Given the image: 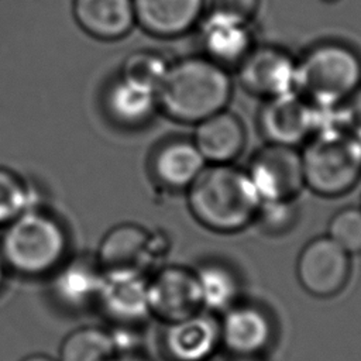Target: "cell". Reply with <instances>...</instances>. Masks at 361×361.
I'll use <instances>...</instances> for the list:
<instances>
[{
	"mask_svg": "<svg viewBox=\"0 0 361 361\" xmlns=\"http://www.w3.org/2000/svg\"><path fill=\"white\" fill-rule=\"evenodd\" d=\"M21 361H58V360L52 358L51 355L42 354V353H37V354H30V355L24 357Z\"/></svg>",
	"mask_w": 361,
	"mask_h": 361,
	"instance_id": "31",
	"label": "cell"
},
{
	"mask_svg": "<svg viewBox=\"0 0 361 361\" xmlns=\"http://www.w3.org/2000/svg\"><path fill=\"white\" fill-rule=\"evenodd\" d=\"M300 158L305 186L319 196H343L361 180V135L343 121L338 107L322 110Z\"/></svg>",
	"mask_w": 361,
	"mask_h": 361,
	"instance_id": "2",
	"label": "cell"
},
{
	"mask_svg": "<svg viewBox=\"0 0 361 361\" xmlns=\"http://www.w3.org/2000/svg\"><path fill=\"white\" fill-rule=\"evenodd\" d=\"M245 171L261 202L296 200L306 188L296 147L268 142L254 154Z\"/></svg>",
	"mask_w": 361,
	"mask_h": 361,
	"instance_id": "9",
	"label": "cell"
},
{
	"mask_svg": "<svg viewBox=\"0 0 361 361\" xmlns=\"http://www.w3.org/2000/svg\"><path fill=\"white\" fill-rule=\"evenodd\" d=\"M0 255L13 274L51 276L69 257V234L55 214L38 204L3 227Z\"/></svg>",
	"mask_w": 361,
	"mask_h": 361,
	"instance_id": "4",
	"label": "cell"
},
{
	"mask_svg": "<svg viewBox=\"0 0 361 361\" xmlns=\"http://www.w3.org/2000/svg\"><path fill=\"white\" fill-rule=\"evenodd\" d=\"M169 65L171 62L157 51H135L126 58L120 76L157 92Z\"/></svg>",
	"mask_w": 361,
	"mask_h": 361,
	"instance_id": "25",
	"label": "cell"
},
{
	"mask_svg": "<svg viewBox=\"0 0 361 361\" xmlns=\"http://www.w3.org/2000/svg\"><path fill=\"white\" fill-rule=\"evenodd\" d=\"M96 309L111 329L141 330L151 319L148 275L140 272L106 275Z\"/></svg>",
	"mask_w": 361,
	"mask_h": 361,
	"instance_id": "13",
	"label": "cell"
},
{
	"mask_svg": "<svg viewBox=\"0 0 361 361\" xmlns=\"http://www.w3.org/2000/svg\"><path fill=\"white\" fill-rule=\"evenodd\" d=\"M204 13L197 24L203 55L224 68L237 65L254 47L250 20L220 11Z\"/></svg>",
	"mask_w": 361,
	"mask_h": 361,
	"instance_id": "16",
	"label": "cell"
},
{
	"mask_svg": "<svg viewBox=\"0 0 361 361\" xmlns=\"http://www.w3.org/2000/svg\"><path fill=\"white\" fill-rule=\"evenodd\" d=\"M73 16L86 34L102 41L124 38L137 25L133 0H75Z\"/></svg>",
	"mask_w": 361,
	"mask_h": 361,
	"instance_id": "20",
	"label": "cell"
},
{
	"mask_svg": "<svg viewBox=\"0 0 361 361\" xmlns=\"http://www.w3.org/2000/svg\"><path fill=\"white\" fill-rule=\"evenodd\" d=\"M168 238L138 223H118L102 237L94 254L104 275L140 272L149 275L168 251Z\"/></svg>",
	"mask_w": 361,
	"mask_h": 361,
	"instance_id": "6",
	"label": "cell"
},
{
	"mask_svg": "<svg viewBox=\"0 0 361 361\" xmlns=\"http://www.w3.org/2000/svg\"><path fill=\"white\" fill-rule=\"evenodd\" d=\"M298 220L295 200L261 202L255 224L267 235H283L293 228Z\"/></svg>",
	"mask_w": 361,
	"mask_h": 361,
	"instance_id": "27",
	"label": "cell"
},
{
	"mask_svg": "<svg viewBox=\"0 0 361 361\" xmlns=\"http://www.w3.org/2000/svg\"><path fill=\"white\" fill-rule=\"evenodd\" d=\"M296 61L274 45L252 47L237 63V79L248 93L271 99L296 89Z\"/></svg>",
	"mask_w": 361,
	"mask_h": 361,
	"instance_id": "12",
	"label": "cell"
},
{
	"mask_svg": "<svg viewBox=\"0 0 361 361\" xmlns=\"http://www.w3.org/2000/svg\"><path fill=\"white\" fill-rule=\"evenodd\" d=\"M104 107L110 118L124 127L144 126L158 107L157 92L118 76L104 93Z\"/></svg>",
	"mask_w": 361,
	"mask_h": 361,
	"instance_id": "22",
	"label": "cell"
},
{
	"mask_svg": "<svg viewBox=\"0 0 361 361\" xmlns=\"http://www.w3.org/2000/svg\"><path fill=\"white\" fill-rule=\"evenodd\" d=\"M353 255L331 237L319 235L303 245L296 259V278L305 292L330 299L350 283Z\"/></svg>",
	"mask_w": 361,
	"mask_h": 361,
	"instance_id": "7",
	"label": "cell"
},
{
	"mask_svg": "<svg viewBox=\"0 0 361 361\" xmlns=\"http://www.w3.org/2000/svg\"><path fill=\"white\" fill-rule=\"evenodd\" d=\"M116 361H152L144 355H141L138 351L137 353H128V354H123L120 355Z\"/></svg>",
	"mask_w": 361,
	"mask_h": 361,
	"instance_id": "30",
	"label": "cell"
},
{
	"mask_svg": "<svg viewBox=\"0 0 361 361\" xmlns=\"http://www.w3.org/2000/svg\"><path fill=\"white\" fill-rule=\"evenodd\" d=\"M221 348L230 355L267 357L275 347L279 329L264 303L243 298L219 316Z\"/></svg>",
	"mask_w": 361,
	"mask_h": 361,
	"instance_id": "8",
	"label": "cell"
},
{
	"mask_svg": "<svg viewBox=\"0 0 361 361\" xmlns=\"http://www.w3.org/2000/svg\"><path fill=\"white\" fill-rule=\"evenodd\" d=\"M6 272H7V268L4 265V261L0 255V288L3 286V282H4V278H6Z\"/></svg>",
	"mask_w": 361,
	"mask_h": 361,
	"instance_id": "33",
	"label": "cell"
},
{
	"mask_svg": "<svg viewBox=\"0 0 361 361\" xmlns=\"http://www.w3.org/2000/svg\"><path fill=\"white\" fill-rule=\"evenodd\" d=\"M151 317L168 323L203 310L195 269L179 264L159 265L148 275Z\"/></svg>",
	"mask_w": 361,
	"mask_h": 361,
	"instance_id": "10",
	"label": "cell"
},
{
	"mask_svg": "<svg viewBox=\"0 0 361 361\" xmlns=\"http://www.w3.org/2000/svg\"><path fill=\"white\" fill-rule=\"evenodd\" d=\"M343 121L361 135V86L338 107Z\"/></svg>",
	"mask_w": 361,
	"mask_h": 361,
	"instance_id": "29",
	"label": "cell"
},
{
	"mask_svg": "<svg viewBox=\"0 0 361 361\" xmlns=\"http://www.w3.org/2000/svg\"><path fill=\"white\" fill-rule=\"evenodd\" d=\"M203 310L220 316L244 298V282L237 268L220 258H209L193 268Z\"/></svg>",
	"mask_w": 361,
	"mask_h": 361,
	"instance_id": "21",
	"label": "cell"
},
{
	"mask_svg": "<svg viewBox=\"0 0 361 361\" xmlns=\"http://www.w3.org/2000/svg\"><path fill=\"white\" fill-rule=\"evenodd\" d=\"M228 361H268L267 357H258V355H231Z\"/></svg>",
	"mask_w": 361,
	"mask_h": 361,
	"instance_id": "32",
	"label": "cell"
},
{
	"mask_svg": "<svg viewBox=\"0 0 361 361\" xmlns=\"http://www.w3.org/2000/svg\"><path fill=\"white\" fill-rule=\"evenodd\" d=\"M135 24L145 32L172 38L196 27L204 14V0H133Z\"/></svg>",
	"mask_w": 361,
	"mask_h": 361,
	"instance_id": "17",
	"label": "cell"
},
{
	"mask_svg": "<svg viewBox=\"0 0 361 361\" xmlns=\"http://www.w3.org/2000/svg\"><path fill=\"white\" fill-rule=\"evenodd\" d=\"M120 355L121 351L109 327L85 326L62 340L58 361H116Z\"/></svg>",
	"mask_w": 361,
	"mask_h": 361,
	"instance_id": "23",
	"label": "cell"
},
{
	"mask_svg": "<svg viewBox=\"0 0 361 361\" xmlns=\"http://www.w3.org/2000/svg\"><path fill=\"white\" fill-rule=\"evenodd\" d=\"M193 142L207 164H231L245 145L241 120L226 109L196 124Z\"/></svg>",
	"mask_w": 361,
	"mask_h": 361,
	"instance_id": "19",
	"label": "cell"
},
{
	"mask_svg": "<svg viewBox=\"0 0 361 361\" xmlns=\"http://www.w3.org/2000/svg\"><path fill=\"white\" fill-rule=\"evenodd\" d=\"M361 86V56L344 42L323 41L296 61V92L317 109L340 107Z\"/></svg>",
	"mask_w": 361,
	"mask_h": 361,
	"instance_id": "5",
	"label": "cell"
},
{
	"mask_svg": "<svg viewBox=\"0 0 361 361\" xmlns=\"http://www.w3.org/2000/svg\"><path fill=\"white\" fill-rule=\"evenodd\" d=\"M193 219L217 234H235L255 223L261 199L245 169L207 164L186 189Z\"/></svg>",
	"mask_w": 361,
	"mask_h": 361,
	"instance_id": "1",
	"label": "cell"
},
{
	"mask_svg": "<svg viewBox=\"0 0 361 361\" xmlns=\"http://www.w3.org/2000/svg\"><path fill=\"white\" fill-rule=\"evenodd\" d=\"M233 82L226 68L204 55L171 62L157 90L158 107L172 120L197 124L224 110L231 99Z\"/></svg>",
	"mask_w": 361,
	"mask_h": 361,
	"instance_id": "3",
	"label": "cell"
},
{
	"mask_svg": "<svg viewBox=\"0 0 361 361\" xmlns=\"http://www.w3.org/2000/svg\"><path fill=\"white\" fill-rule=\"evenodd\" d=\"M38 204L35 189L17 172L0 166V227Z\"/></svg>",
	"mask_w": 361,
	"mask_h": 361,
	"instance_id": "24",
	"label": "cell"
},
{
	"mask_svg": "<svg viewBox=\"0 0 361 361\" xmlns=\"http://www.w3.org/2000/svg\"><path fill=\"white\" fill-rule=\"evenodd\" d=\"M320 116V109L293 90L267 99L258 124L268 142L296 147L317 130Z\"/></svg>",
	"mask_w": 361,
	"mask_h": 361,
	"instance_id": "14",
	"label": "cell"
},
{
	"mask_svg": "<svg viewBox=\"0 0 361 361\" xmlns=\"http://www.w3.org/2000/svg\"><path fill=\"white\" fill-rule=\"evenodd\" d=\"M327 235L351 255L361 254V207L348 206L337 210L329 221Z\"/></svg>",
	"mask_w": 361,
	"mask_h": 361,
	"instance_id": "26",
	"label": "cell"
},
{
	"mask_svg": "<svg viewBox=\"0 0 361 361\" xmlns=\"http://www.w3.org/2000/svg\"><path fill=\"white\" fill-rule=\"evenodd\" d=\"M258 7L259 0H204V11H220L250 21Z\"/></svg>",
	"mask_w": 361,
	"mask_h": 361,
	"instance_id": "28",
	"label": "cell"
},
{
	"mask_svg": "<svg viewBox=\"0 0 361 361\" xmlns=\"http://www.w3.org/2000/svg\"><path fill=\"white\" fill-rule=\"evenodd\" d=\"M51 293L68 310L96 309L106 275L94 254L68 257L51 275Z\"/></svg>",
	"mask_w": 361,
	"mask_h": 361,
	"instance_id": "15",
	"label": "cell"
},
{
	"mask_svg": "<svg viewBox=\"0 0 361 361\" xmlns=\"http://www.w3.org/2000/svg\"><path fill=\"white\" fill-rule=\"evenodd\" d=\"M161 324L158 348L165 361H210L221 348L219 316L210 312Z\"/></svg>",
	"mask_w": 361,
	"mask_h": 361,
	"instance_id": "11",
	"label": "cell"
},
{
	"mask_svg": "<svg viewBox=\"0 0 361 361\" xmlns=\"http://www.w3.org/2000/svg\"><path fill=\"white\" fill-rule=\"evenodd\" d=\"M206 165L193 140L188 138L162 142L151 159L155 180L168 190H186Z\"/></svg>",
	"mask_w": 361,
	"mask_h": 361,
	"instance_id": "18",
	"label": "cell"
}]
</instances>
